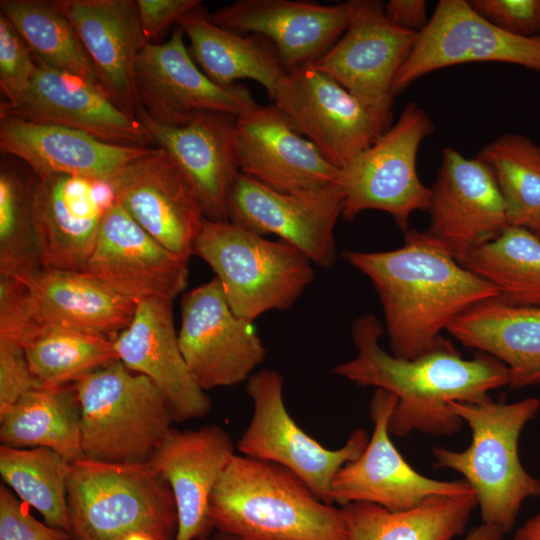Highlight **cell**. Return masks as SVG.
<instances>
[{
    "instance_id": "4",
    "label": "cell",
    "mask_w": 540,
    "mask_h": 540,
    "mask_svg": "<svg viewBox=\"0 0 540 540\" xmlns=\"http://www.w3.org/2000/svg\"><path fill=\"white\" fill-rule=\"evenodd\" d=\"M448 408L467 423L471 442L463 451L435 446L434 466L460 473L475 493L483 524L505 534L525 500L540 496V480L525 470L519 457L520 435L537 415L540 400L450 401Z\"/></svg>"
},
{
    "instance_id": "34",
    "label": "cell",
    "mask_w": 540,
    "mask_h": 540,
    "mask_svg": "<svg viewBox=\"0 0 540 540\" xmlns=\"http://www.w3.org/2000/svg\"><path fill=\"white\" fill-rule=\"evenodd\" d=\"M0 8L38 63L79 78L106 95L78 33L56 1L1 0Z\"/></svg>"
},
{
    "instance_id": "50",
    "label": "cell",
    "mask_w": 540,
    "mask_h": 540,
    "mask_svg": "<svg viewBox=\"0 0 540 540\" xmlns=\"http://www.w3.org/2000/svg\"><path fill=\"white\" fill-rule=\"evenodd\" d=\"M540 238V222L531 229Z\"/></svg>"
},
{
    "instance_id": "42",
    "label": "cell",
    "mask_w": 540,
    "mask_h": 540,
    "mask_svg": "<svg viewBox=\"0 0 540 540\" xmlns=\"http://www.w3.org/2000/svg\"><path fill=\"white\" fill-rule=\"evenodd\" d=\"M0 540H72V537L35 519L8 488L1 486Z\"/></svg>"
},
{
    "instance_id": "38",
    "label": "cell",
    "mask_w": 540,
    "mask_h": 540,
    "mask_svg": "<svg viewBox=\"0 0 540 540\" xmlns=\"http://www.w3.org/2000/svg\"><path fill=\"white\" fill-rule=\"evenodd\" d=\"M478 157L491 169L511 226L532 229L540 222V145L506 133L485 145Z\"/></svg>"
},
{
    "instance_id": "6",
    "label": "cell",
    "mask_w": 540,
    "mask_h": 540,
    "mask_svg": "<svg viewBox=\"0 0 540 540\" xmlns=\"http://www.w3.org/2000/svg\"><path fill=\"white\" fill-rule=\"evenodd\" d=\"M73 386L80 405L84 458L117 464L151 462L174 419L149 378L116 360Z\"/></svg>"
},
{
    "instance_id": "3",
    "label": "cell",
    "mask_w": 540,
    "mask_h": 540,
    "mask_svg": "<svg viewBox=\"0 0 540 540\" xmlns=\"http://www.w3.org/2000/svg\"><path fill=\"white\" fill-rule=\"evenodd\" d=\"M218 532L239 540H347L342 508L322 501L288 469L234 454L210 500Z\"/></svg>"
},
{
    "instance_id": "14",
    "label": "cell",
    "mask_w": 540,
    "mask_h": 540,
    "mask_svg": "<svg viewBox=\"0 0 540 540\" xmlns=\"http://www.w3.org/2000/svg\"><path fill=\"white\" fill-rule=\"evenodd\" d=\"M178 27L161 43H146L136 62L140 108L166 126L187 124L196 114L221 113L239 117L259 105L242 85L223 87L196 64Z\"/></svg>"
},
{
    "instance_id": "37",
    "label": "cell",
    "mask_w": 540,
    "mask_h": 540,
    "mask_svg": "<svg viewBox=\"0 0 540 540\" xmlns=\"http://www.w3.org/2000/svg\"><path fill=\"white\" fill-rule=\"evenodd\" d=\"M70 462L45 447L0 446V474L4 482L45 523L70 534L67 482Z\"/></svg>"
},
{
    "instance_id": "22",
    "label": "cell",
    "mask_w": 540,
    "mask_h": 540,
    "mask_svg": "<svg viewBox=\"0 0 540 540\" xmlns=\"http://www.w3.org/2000/svg\"><path fill=\"white\" fill-rule=\"evenodd\" d=\"M6 117L76 129L120 146L149 147L154 142L140 119L123 112L102 91L41 63L19 101H1L0 119Z\"/></svg>"
},
{
    "instance_id": "33",
    "label": "cell",
    "mask_w": 540,
    "mask_h": 540,
    "mask_svg": "<svg viewBox=\"0 0 540 540\" xmlns=\"http://www.w3.org/2000/svg\"><path fill=\"white\" fill-rule=\"evenodd\" d=\"M0 440L16 448H49L70 463L83 458L74 386L37 387L0 413Z\"/></svg>"
},
{
    "instance_id": "45",
    "label": "cell",
    "mask_w": 540,
    "mask_h": 540,
    "mask_svg": "<svg viewBox=\"0 0 540 540\" xmlns=\"http://www.w3.org/2000/svg\"><path fill=\"white\" fill-rule=\"evenodd\" d=\"M383 7L388 19L406 31L419 33L429 21L424 0H390Z\"/></svg>"
},
{
    "instance_id": "20",
    "label": "cell",
    "mask_w": 540,
    "mask_h": 540,
    "mask_svg": "<svg viewBox=\"0 0 540 540\" xmlns=\"http://www.w3.org/2000/svg\"><path fill=\"white\" fill-rule=\"evenodd\" d=\"M188 261L157 242L115 200L83 272L136 301L173 300L187 286Z\"/></svg>"
},
{
    "instance_id": "24",
    "label": "cell",
    "mask_w": 540,
    "mask_h": 540,
    "mask_svg": "<svg viewBox=\"0 0 540 540\" xmlns=\"http://www.w3.org/2000/svg\"><path fill=\"white\" fill-rule=\"evenodd\" d=\"M354 0L333 5L291 0H238L211 15L216 25L263 35L288 69L324 55L346 31Z\"/></svg>"
},
{
    "instance_id": "32",
    "label": "cell",
    "mask_w": 540,
    "mask_h": 540,
    "mask_svg": "<svg viewBox=\"0 0 540 540\" xmlns=\"http://www.w3.org/2000/svg\"><path fill=\"white\" fill-rule=\"evenodd\" d=\"M476 506L472 491L433 496L403 511L366 502H353L341 508L347 524V540H454L464 532Z\"/></svg>"
},
{
    "instance_id": "46",
    "label": "cell",
    "mask_w": 540,
    "mask_h": 540,
    "mask_svg": "<svg viewBox=\"0 0 540 540\" xmlns=\"http://www.w3.org/2000/svg\"><path fill=\"white\" fill-rule=\"evenodd\" d=\"M512 540H540V513L526 520L516 530Z\"/></svg>"
},
{
    "instance_id": "15",
    "label": "cell",
    "mask_w": 540,
    "mask_h": 540,
    "mask_svg": "<svg viewBox=\"0 0 540 540\" xmlns=\"http://www.w3.org/2000/svg\"><path fill=\"white\" fill-rule=\"evenodd\" d=\"M397 404L394 394L376 389L370 402L374 429L355 460L342 466L331 484L332 503L353 502L379 505L391 511L414 508L433 496L472 492L465 481H443L426 477L403 458L390 439L388 424Z\"/></svg>"
},
{
    "instance_id": "28",
    "label": "cell",
    "mask_w": 540,
    "mask_h": 540,
    "mask_svg": "<svg viewBox=\"0 0 540 540\" xmlns=\"http://www.w3.org/2000/svg\"><path fill=\"white\" fill-rule=\"evenodd\" d=\"M0 149L23 160L38 179L64 174L110 180L153 148L120 146L63 126L0 119Z\"/></svg>"
},
{
    "instance_id": "11",
    "label": "cell",
    "mask_w": 540,
    "mask_h": 540,
    "mask_svg": "<svg viewBox=\"0 0 540 540\" xmlns=\"http://www.w3.org/2000/svg\"><path fill=\"white\" fill-rule=\"evenodd\" d=\"M500 62L540 72V36L510 34L477 13L466 0H441L416 35L400 68L393 95L425 75L460 64Z\"/></svg>"
},
{
    "instance_id": "2",
    "label": "cell",
    "mask_w": 540,
    "mask_h": 540,
    "mask_svg": "<svg viewBox=\"0 0 540 540\" xmlns=\"http://www.w3.org/2000/svg\"><path fill=\"white\" fill-rule=\"evenodd\" d=\"M344 258L377 291L396 357L413 359L434 349L457 317L500 295L493 284L460 265L448 245L414 228L405 231L400 248L349 250Z\"/></svg>"
},
{
    "instance_id": "10",
    "label": "cell",
    "mask_w": 540,
    "mask_h": 540,
    "mask_svg": "<svg viewBox=\"0 0 540 540\" xmlns=\"http://www.w3.org/2000/svg\"><path fill=\"white\" fill-rule=\"evenodd\" d=\"M416 35L394 25L382 2L354 0L344 34L309 65L344 87L386 131L392 125L393 84Z\"/></svg>"
},
{
    "instance_id": "21",
    "label": "cell",
    "mask_w": 540,
    "mask_h": 540,
    "mask_svg": "<svg viewBox=\"0 0 540 540\" xmlns=\"http://www.w3.org/2000/svg\"><path fill=\"white\" fill-rule=\"evenodd\" d=\"M240 172L284 193L338 184L340 169L293 126L274 103L236 117Z\"/></svg>"
},
{
    "instance_id": "40",
    "label": "cell",
    "mask_w": 540,
    "mask_h": 540,
    "mask_svg": "<svg viewBox=\"0 0 540 540\" xmlns=\"http://www.w3.org/2000/svg\"><path fill=\"white\" fill-rule=\"evenodd\" d=\"M38 70L28 45L0 12V88L7 104H14L26 93Z\"/></svg>"
},
{
    "instance_id": "43",
    "label": "cell",
    "mask_w": 540,
    "mask_h": 540,
    "mask_svg": "<svg viewBox=\"0 0 540 540\" xmlns=\"http://www.w3.org/2000/svg\"><path fill=\"white\" fill-rule=\"evenodd\" d=\"M37 387L22 344L0 339V413Z\"/></svg>"
},
{
    "instance_id": "49",
    "label": "cell",
    "mask_w": 540,
    "mask_h": 540,
    "mask_svg": "<svg viewBox=\"0 0 540 540\" xmlns=\"http://www.w3.org/2000/svg\"><path fill=\"white\" fill-rule=\"evenodd\" d=\"M124 540H152L148 535L144 533H133L126 537Z\"/></svg>"
},
{
    "instance_id": "19",
    "label": "cell",
    "mask_w": 540,
    "mask_h": 540,
    "mask_svg": "<svg viewBox=\"0 0 540 540\" xmlns=\"http://www.w3.org/2000/svg\"><path fill=\"white\" fill-rule=\"evenodd\" d=\"M431 188L427 233L454 254L488 243L509 226L506 207L489 166L446 147Z\"/></svg>"
},
{
    "instance_id": "35",
    "label": "cell",
    "mask_w": 540,
    "mask_h": 540,
    "mask_svg": "<svg viewBox=\"0 0 540 540\" xmlns=\"http://www.w3.org/2000/svg\"><path fill=\"white\" fill-rule=\"evenodd\" d=\"M465 269L499 290L497 299L540 307V238L529 228L509 226L494 240L455 254Z\"/></svg>"
},
{
    "instance_id": "26",
    "label": "cell",
    "mask_w": 540,
    "mask_h": 540,
    "mask_svg": "<svg viewBox=\"0 0 540 540\" xmlns=\"http://www.w3.org/2000/svg\"><path fill=\"white\" fill-rule=\"evenodd\" d=\"M234 454L231 436L218 425L171 430L150 463L174 495L178 520L174 540H201L212 534L211 496Z\"/></svg>"
},
{
    "instance_id": "7",
    "label": "cell",
    "mask_w": 540,
    "mask_h": 540,
    "mask_svg": "<svg viewBox=\"0 0 540 540\" xmlns=\"http://www.w3.org/2000/svg\"><path fill=\"white\" fill-rule=\"evenodd\" d=\"M193 254L212 268L232 311L251 323L289 309L315 277L313 263L296 247L229 220L205 218Z\"/></svg>"
},
{
    "instance_id": "17",
    "label": "cell",
    "mask_w": 540,
    "mask_h": 540,
    "mask_svg": "<svg viewBox=\"0 0 540 540\" xmlns=\"http://www.w3.org/2000/svg\"><path fill=\"white\" fill-rule=\"evenodd\" d=\"M110 182L115 200L148 234L189 260L205 215L193 187L163 148H153Z\"/></svg>"
},
{
    "instance_id": "39",
    "label": "cell",
    "mask_w": 540,
    "mask_h": 540,
    "mask_svg": "<svg viewBox=\"0 0 540 540\" xmlns=\"http://www.w3.org/2000/svg\"><path fill=\"white\" fill-rule=\"evenodd\" d=\"M14 169L0 170V276L22 277L41 267L33 225V193Z\"/></svg>"
},
{
    "instance_id": "12",
    "label": "cell",
    "mask_w": 540,
    "mask_h": 540,
    "mask_svg": "<svg viewBox=\"0 0 540 540\" xmlns=\"http://www.w3.org/2000/svg\"><path fill=\"white\" fill-rule=\"evenodd\" d=\"M178 339L204 391L248 380L266 355L252 323L232 311L216 277L183 295Z\"/></svg>"
},
{
    "instance_id": "27",
    "label": "cell",
    "mask_w": 540,
    "mask_h": 540,
    "mask_svg": "<svg viewBox=\"0 0 540 540\" xmlns=\"http://www.w3.org/2000/svg\"><path fill=\"white\" fill-rule=\"evenodd\" d=\"M78 33L108 98L137 117L136 62L146 44L136 0H56Z\"/></svg>"
},
{
    "instance_id": "44",
    "label": "cell",
    "mask_w": 540,
    "mask_h": 540,
    "mask_svg": "<svg viewBox=\"0 0 540 540\" xmlns=\"http://www.w3.org/2000/svg\"><path fill=\"white\" fill-rule=\"evenodd\" d=\"M142 33L146 43L201 5L199 0H136Z\"/></svg>"
},
{
    "instance_id": "47",
    "label": "cell",
    "mask_w": 540,
    "mask_h": 540,
    "mask_svg": "<svg viewBox=\"0 0 540 540\" xmlns=\"http://www.w3.org/2000/svg\"><path fill=\"white\" fill-rule=\"evenodd\" d=\"M503 535L499 530L482 523L472 529L463 540H501Z\"/></svg>"
},
{
    "instance_id": "1",
    "label": "cell",
    "mask_w": 540,
    "mask_h": 540,
    "mask_svg": "<svg viewBox=\"0 0 540 540\" xmlns=\"http://www.w3.org/2000/svg\"><path fill=\"white\" fill-rule=\"evenodd\" d=\"M382 334L375 315L358 317L352 325L357 354L336 366L334 373L359 386H373L396 396L388 424L391 435L403 437L419 431L451 436L461 430L463 421L449 410L450 401L478 403L490 398L491 390L509 385V369L489 354L477 352L464 359L443 338L427 353L405 359L380 346Z\"/></svg>"
},
{
    "instance_id": "29",
    "label": "cell",
    "mask_w": 540,
    "mask_h": 540,
    "mask_svg": "<svg viewBox=\"0 0 540 540\" xmlns=\"http://www.w3.org/2000/svg\"><path fill=\"white\" fill-rule=\"evenodd\" d=\"M16 278V277H15ZM34 324L115 339L132 321L137 301L83 272L43 268L18 277Z\"/></svg>"
},
{
    "instance_id": "36",
    "label": "cell",
    "mask_w": 540,
    "mask_h": 540,
    "mask_svg": "<svg viewBox=\"0 0 540 540\" xmlns=\"http://www.w3.org/2000/svg\"><path fill=\"white\" fill-rule=\"evenodd\" d=\"M22 346L33 376L48 388L75 383L119 360L113 339L64 327L33 323Z\"/></svg>"
},
{
    "instance_id": "8",
    "label": "cell",
    "mask_w": 540,
    "mask_h": 540,
    "mask_svg": "<svg viewBox=\"0 0 540 540\" xmlns=\"http://www.w3.org/2000/svg\"><path fill=\"white\" fill-rule=\"evenodd\" d=\"M433 131L430 116L416 103L406 104L394 124L340 169L342 217L351 221L365 210H380L405 232L415 211H428L431 188L419 178L417 156Z\"/></svg>"
},
{
    "instance_id": "5",
    "label": "cell",
    "mask_w": 540,
    "mask_h": 540,
    "mask_svg": "<svg viewBox=\"0 0 540 540\" xmlns=\"http://www.w3.org/2000/svg\"><path fill=\"white\" fill-rule=\"evenodd\" d=\"M67 506L72 540H124L144 533L174 540L177 511L168 482L151 465L87 458L70 464Z\"/></svg>"
},
{
    "instance_id": "16",
    "label": "cell",
    "mask_w": 540,
    "mask_h": 540,
    "mask_svg": "<svg viewBox=\"0 0 540 540\" xmlns=\"http://www.w3.org/2000/svg\"><path fill=\"white\" fill-rule=\"evenodd\" d=\"M272 100L339 169L385 132L351 93L309 64L287 69Z\"/></svg>"
},
{
    "instance_id": "9",
    "label": "cell",
    "mask_w": 540,
    "mask_h": 540,
    "mask_svg": "<svg viewBox=\"0 0 540 540\" xmlns=\"http://www.w3.org/2000/svg\"><path fill=\"white\" fill-rule=\"evenodd\" d=\"M283 384L282 375L274 370L264 369L249 377L245 391L253 402V414L237 449L242 455L288 469L322 501L333 504V478L342 466L360 456L369 440L367 433L355 429L341 448H326L288 413Z\"/></svg>"
},
{
    "instance_id": "48",
    "label": "cell",
    "mask_w": 540,
    "mask_h": 540,
    "mask_svg": "<svg viewBox=\"0 0 540 540\" xmlns=\"http://www.w3.org/2000/svg\"><path fill=\"white\" fill-rule=\"evenodd\" d=\"M201 540H239V539L233 536L218 532L217 534H214V535L210 534L202 538Z\"/></svg>"
},
{
    "instance_id": "18",
    "label": "cell",
    "mask_w": 540,
    "mask_h": 540,
    "mask_svg": "<svg viewBox=\"0 0 540 540\" xmlns=\"http://www.w3.org/2000/svg\"><path fill=\"white\" fill-rule=\"evenodd\" d=\"M114 201L110 180L64 174L38 179L33 225L41 267L83 271Z\"/></svg>"
},
{
    "instance_id": "31",
    "label": "cell",
    "mask_w": 540,
    "mask_h": 540,
    "mask_svg": "<svg viewBox=\"0 0 540 540\" xmlns=\"http://www.w3.org/2000/svg\"><path fill=\"white\" fill-rule=\"evenodd\" d=\"M199 7L177 22L190 40V54L198 67L223 87L240 79L254 80L273 99L287 71L276 51L256 38L216 25Z\"/></svg>"
},
{
    "instance_id": "30",
    "label": "cell",
    "mask_w": 540,
    "mask_h": 540,
    "mask_svg": "<svg viewBox=\"0 0 540 540\" xmlns=\"http://www.w3.org/2000/svg\"><path fill=\"white\" fill-rule=\"evenodd\" d=\"M447 331L463 345L504 363L511 388L540 385V307L486 300L457 317Z\"/></svg>"
},
{
    "instance_id": "23",
    "label": "cell",
    "mask_w": 540,
    "mask_h": 540,
    "mask_svg": "<svg viewBox=\"0 0 540 540\" xmlns=\"http://www.w3.org/2000/svg\"><path fill=\"white\" fill-rule=\"evenodd\" d=\"M172 299L137 301L130 324L114 339L118 359L149 378L164 396L174 422L202 418L211 400L192 377L175 330Z\"/></svg>"
},
{
    "instance_id": "41",
    "label": "cell",
    "mask_w": 540,
    "mask_h": 540,
    "mask_svg": "<svg viewBox=\"0 0 540 540\" xmlns=\"http://www.w3.org/2000/svg\"><path fill=\"white\" fill-rule=\"evenodd\" d=\"M469 3L482 17L510 34L540 36V0H470Z\"/></svg>"
},
{
    "instance_id": "13",
    "label": "cell",
    "mask_w": 540,
    "mask_h": 540,
    "mask_svg": "<svg viewBox=\"0 0 540 540\" xmlns=\"http://www.w3.org/2000/svg\"><path fill=\"white\" fill-rule=\"evenodd\" d=\"M344 210L338 184L292 193L276 191L240 173L228 197V220L259 235L273 234L313 264L336 261L335 226Z\"/></svg>"
},
{
    "instance_id": "25",
    "label": "cell",
    "mask_w": 540,
    "mask_h": 540,
    "mask_svg": "<svg viewBox=\"0 0 540 540\" xmlns=\"http://www.w3.org/2000/svg\"><path fill=\"white\" fill-rule=\"evenodd\" d=\"M137 118L189 181L205 218L228 220L229 193L241 173L234 143L236 117L203 112L185 125L166 126L140 108Z\"/></svg>"
}]
</instances>
